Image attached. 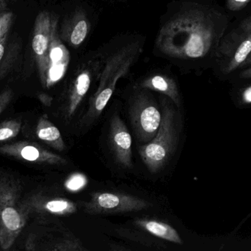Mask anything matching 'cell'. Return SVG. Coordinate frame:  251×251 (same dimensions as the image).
<instances>
[{"mask_svg":"<svg viewBox=\"0 0 251 251\" xmlns=\"http://www.w3.org/2000/svg\"><path fill=\"white\" fill-rule=\"evenodd\" d=\"M84 212L91 215L140 212L151 207V203L135 196L107 192L91 195L89 201L82 204Z\"/></svg>","mask_w":251,"mask_h":251,"instance_id":"cell-9","label":"cell"},{"mask_svg":"<svg viewBox=\"0 0 251 251\" xmlns=\"http://www.w3.org/2000/svg\"><path fill=\"white\" fill-rule=\"evenodd\" d=\"M241 77L243 78H246V79H250L251 78V67L243 71L242 72Z\"/></svg>","mask_w":251,"mask_h":251,"instance_id":"cell-27","label":"cell"},{"mask_svg":"<svg viewBox=\"0 0 251 251\" xmlns=\"http://www.w3.org/2000/svg\"><path fill=\"white\" fill-rule=\"evenodd\" d=\"M13 21V13L10 11L0 12V40L8 33Z\"/></svg>","mask_w":251,"mask_h":251,"instance_id":"cell-20","label":"cell"},{"mask_svg":"<svg viewBox=\"0 0 251 251\" xmlns=\"http://www.w3.org/2000/svg\"><path fill=\"white\" fill-rule=\"evenodd\" d=\"M251 64V53L250 56L248 57V58L246 59V61L243 63V66H249V65Z\"/></svg>","mask_w":251,"mask_h":251,"instance_id":"cell-29","label":"cell"},{"mask_svg":"<svg viewBox=\"0 0 251 251\" xmlns=\"http://www.w3.org/2000/svg\"><path fill=\"white\" fill-rule=\"evenodd\" d=\"M42 208L46 212L54 216H68L76 212L77 204L63 197H54L45 200Z\"/></svg>","mask_w":251,"mask_h":251,"instance_id":"cell-17","label":"cell"},{"mask_svg":"<svg viewBox=\"0 0 251 251\" xmlns=\"http://www.w3.org/2000/svg\"><path fill=\"white\" fill-rule=\"evenodd\" d=\"M22 122L17 119L7 121L0 124V141L15 138L19 135Z\"/></svg>","mask_w":251,"mask_h":251,"instance_id":"cell-18","label":"cell"},{"mask_svg":"<svg viewBox=\"0 0 251 251\" xmlns=\"http://www.w3.org/2000/svg\"><path fill=\"white\" fill-rule=\"evenodd\" d=\"M88 184V178L83 174L75 172L72 174L64 183V187L71 193H77L83 190Z\"/></svg>","mask_w":251,"mask_h":251,"instance_id":"cell-19","label":"cell"},{"mask_svg":"<svg viewBox=\"0 0 251 251\" xmlns=\"http://www.w3.org/2000/svg\"><path fill=\"white\" fill-rule=\"evenodd\" d=\"M69 53L58 33L54 37L49 54V64L44 88H50L66 74L69 63Z\"/></svg>","mask_w":251,"mask_h":251,"instance_id":"cell-13","label":"cell"},{"mask_svg":"<svg viewBox=\"0 0 251 251\" xmlns=\"http://www.w3.org/2000/svg\"><path fill=\"white\" fill-rule=\"evenodd\" d=\"M251 0H228L227 7L232 11H238L246 7Z\"/></svg>","mask_w":251,"mask_h":251,"instance_id":"cell-23","label":"cell"},{"mask_svg":"<svg viewBox=\"0 0 251 251\" xmlns=\"http://www.w3.org/2000/svg\"><path fill=\"white\" fill-rule=\"evenodd\" d=\"M128 112L137 139L142 142L151 141L159 131L162 113L147 90L137 88L133 96Z\"/></svg>","mask_w":251,"mask_h":251,"instance_id":"cell-6","label":"cell"},{"mask_svg":"<svg viewBox=\"0 0 251 251\" xmlns=\"http://www.w3.org/2000/svg\"><path fill=\"white\" fill-rule=\"evenodd\" d=\"M213 9L193 4L178 12L159 31L158 50L173 58L198 59L218 50L228 22Z\"/></svg>","mask_w":251,"mask_h":251,"instance_id":"cell-1","label":"cell"},{"mask_svg":"<svg viewBox=\"0 0 251 251\" xmlns=\"http://www.w3.org/2000/svg\"><path fill=\"white\" fill-rule=\"evenodd\" d=\"M140 52L141 47L138 43H130L105 60L99 78L98 88L90 102L85 116L86 122L95 119L102 113L114 93L117 83L128 73Z\"/></svg>","mask_w":251,"mask_h":251,"instance_id":"cell-2","label":"cell"},{"mask_svg":"<svg viewBox=\"0 0 251 251\" xmlns=\"http://www.w3.org/2000/svg\"><path fill=\"white\" fill-rule=\"evenodd\" d=\"M251 53V15L223 38L217 50L221 70L230 74L243 66Z\"/></svg>","mask_w":251,"mask_h":251,"instance_id":"cell-5","label":"cell"},{"mask_svg":"<svg viewBox=\"0 0 251 251\" xmlns=\"http://www.w3.org/2000/svg\"><path fill=\"white\" fill-rule=\"evenodd\" d=\"M32 50L41 85L44 87L51 43L58 33V18L51 12H40L35 18Z\"/></svg>","mask_w":251,"mask_h":251,"instance_id":"cell-8","label":"cell"},{"mask_svg":"<svg viewBox=\"0 0 251 251\" xmlns=\"http://www.w3.org/2000/svg\"><path fill=\"white\" fill-rule=\"evenodd\" d=\"M17 187L11 181L0 178V246L10 249L25 228L28 209L20 204Z\"/></svg>","mask_w":251,"mask_h":251,"instance_id":"cell-4","label":"cell"},{"mask_svg":"<svg viewBox=\"0 0 251 251\" xmlns=\"http://www.w3.org/2000/svg\"><path fill=\"white\" fill-rule=\"evenodd\" d=\"M7 35L8 33L6 34L1 40H0V63L4 57V54H5L6 45L7 42Z\"/></svg>","mask_w":251,"mask_h":251,"instance_id":"cell-25","label":"cell"},{"mask_svg":"<svg viewBox=\"0 0 251 251\" xmlns=\"http://www.w3.org/2000/svg\"><path fill=\"white\" fill-rule=\"evenodd\" d=\"M109 139L116 161L125 167L131 168L132 167V140L128 128L119 115H113L112 118Z\"/></svg>","mask_w":251,"mask_h":251,"instance_id":"cell-11","label":"cell"},{"mask_svg":"<svg viewBox=\"0 0 251 251\" xmlns=\"http://www.w3.org/2000/svg\"><path fill=\"white\" fill-rule=\"evenodd\" d=\"M7 7V0H0V12L4 11Z\"/></svg>","mask_w":251,"mask_h":251,"instance_id":"cell-28","label":"cell"},{"mask_svg":"<svg viewBox=\"0 0 251 251\" xmlns=\"http://www.w3.org/2000/svg\"><path fill=\"white\" fill-rule=\"evenodd\" d=\"M36 135L39 139L54 150L63 151L66 148L61 133L48 119L47 115L40 118L36 126Z\"/></svg>","mask_w":251,"mask_h":251,"instance_id":"cell-15","label":"cell"},{"mask_svg":"<svg viewBox=\"0 0 251 251\" xmlns=\"http://www.w3.org/2000/svg\"><path fill=\"white\" fill-rule=\"evenodd\" d=\"M243 100L245 103H251V86L245 90L243 94Z\"/></svg>","mask_w":251,"mask_h":251,"instance_id":"cell-26","label":"cell"},{"mask_svg":"<svg viewBox=\"0 0 251 251\" xmlns=\"http://www.w3.org/2000/svg\"><path fill=\"white\" fill-rule=\"evenodd\" d=\"M90 31V22L82 9L77 8L64 19L59 35L62 41L74 47L84 42Z\"/></svg>","mask_w":251,"mask_h":251,"instance_id":"cell-12","label":"cell"},{"mask_svg":"<svg viewBox=\"0 0 251 251\" xmlns=\"http://www.w3.org/2000/svg\"><path fill=\"white\" fill-rule=\"evenodd\" d=\"M137 88L151 90L161 93L171 99L176 106H180L181 103L178 85L174 78L168 75L164 74L149 75L139 83Z\"/></svg>","mask_w":251,"mask_h":251,"instance_id":"cell-14","label":"cell"},{"mask_svg":"<svg viewBox=\"0 0 251 251\" xmlns=\"http://www.w3.org/2000/svg\"><path fill=\"white\" fill-rule=\"evenodd\" d=\"M13 97V91L11 89H6L0 94V114L7 108Z\"/></svg>","mask_w":251,"mask_h":251,"instance_id":"cell-22","label":"cell"},{"mask_svg":"<svg viewBox=\"0 0 251 251\" xmlns=\"http://www.w3.org/2000/svg\"><path fill=\"white\" fill-rule=\"evenodd\" d=\"M0 154L38 165H64L67 164L66 159L62 156L49 151L36 143L27 141L0 146Z\"/></svg>","mask_w":251,"mask_h":251,"instance_id":"cell-10","label":"cell"},{"mask_svg":"<svg viewBox=\"0 0 251 251\" xmlns=\"http://www.w3.org/2000/svg\"><path fill=\"white\" fill-rule=\"evenodd\" d=\"M104 62L103 56L95 55L76 66L69 81L65 97L66 117L74 116L88 93L94 78H100Z\"/></svg>","mask_w":251,"mask_h":251,"instance_id":"cell-7","label":"cell"},{"mask_svg":"<svg viewBox=\"0 0 251 251\" xmlns=\"http://www.w3.org/2000/svg\"><path fill=\"white\" fill-rule=\"evenodd\" d=\"M38 97L40 101L47 106H51L53 101L52 97L49 95V94H45V93H41V94H38Z\"/></svg>","mask_w":251,"mask_h":251,"instance_id":"cell-24","label":"cell"},{"mask_svg":"<svg viewBox=\"0 0 251 251\" xmlns=\"http://www.w3.org/2000/svg\"><path fill=\"white\" fill-rule=\"evenodd\" d=\"M57 251H86L82 246V243L77 240H68L63 243H59L54 249Z\"/></svg>","mask_w":251,"mask_h":251,"instance_id":"cell-21","label":"cell"},{"mask_svg":"<svg viewBox=\"0 0 251 251\" xmlns=\"http://www.w3.org/2000/svg\"><path fill=\"white\" fill-rule=\"evenodd\" d=\"M162 120L157 134L151 141L139 147V154L152 173L159 172L167 165L176 150L178 131L175 111L166 97L161 100Z\"/></svg>","mask_w":251,"mask_h":251,"instance_id":"cell-3","label":"cell"},{"mask_svg":"<svg viewBox=\"0 0 251 251\" xmlns=\"http://www.w3.org/2000/svg\"><path fill=\"white\" fill-rule=\"evenodd\" d=\"M136 224L155 237L176 244H183L182 240L176 230L165 223L154 220L139 219L136 221Z\"/></svg>","mask_w":251,"mask_h":251,"instance_id":"cell-16","label":"cell"}]
</instances>
